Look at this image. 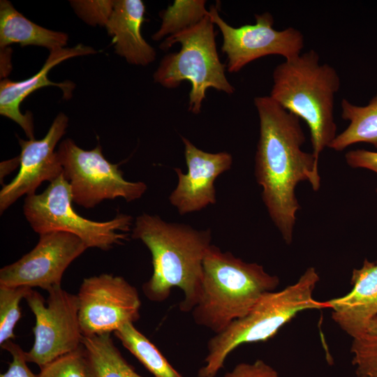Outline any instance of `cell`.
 Returning a JSON list of instances; mask_svg holds the SVG:
<instances>
[{
  "label": "cell",
  "mask_w": 377,
  "mask_h": 377,
  "mask_svg": "<svg viewBox=\"0 0 377 377\" xmlns=\"http://www.w3.org/2000/svg\"><path fill=\"white\" fill-rule=\"evenodd\" d=\"M259 117V139L255 155V177L262 200L286 244L293 241L297 212V184L307 181L315 191L320 187L318 160L304 151L305 135L300 118L269 96L254 98Z\"/></svg>",
  "instance_id": "cell-1"
},
{
  "label": "cell",
  "mask_w": 377,
  "mask_h": 377,
  "mask_svg": "<svg viewBox=\"0 0 377 377\" xmlns=\"http://www.w3.org/2000/svg\"><path fill=\"white\" fill-rule=\"evenodd\" d=\"M131 230L132 238L142 242L151 254L153 273L142 286L145 297L162 302L177 287L184 295L179 310L191 312L201 295L203 260L212 245L211 230L167 222L145 213L136 217Z\"/></svg>",
  "instance_id": "cell-2"
},
{
  "label": "cell",
  "mask_w": 377,
  "mask_h": 377,
  "mask_svg": "<svg viewBox=\"0 0 377 377\" xmlns=\"http://www.w3.org/2000/svg\"><path fill=\"white\" fill-rule=\"evenodd\" d=\"M202 290L191 311L194 322L215 334L245 316L266 293L279 285L277 276L212 244L203 260Z\"/></svg>",
  "instance_id": "cell-3"
},
{
  "label": "cell",
  "mask_w": 377,
  "mask_h": 377,
  "mask_svg": "<svg viewBox=\"0 0 377 377\" xmlns=\"http://www.w3.org/2000/svg\"><path fill=\"white\" fill-rule=\"evenodd\" d=\"M269 96L308 125L313 154H320L337 136L334 97L341 87L340 77L328 64H321L318 53L310 50L278 64L272 73Z\"/></svg>",
  "instance_id": "cell-4"
},
{
  "label": "cell",
  "mask_w": 377,
  "mask_h": 377,
  "mask_svg": "<svg viewBox=\"0 0 377 377\" xmlns=\"http://www.w3.org/2000/svg\"><path fill=\"white\" fill-rule=\"evenodd\" d=\"M319 279L316 269L310 267L295 283L264 294L245 316L209 339L205 364L199 369L198 377H215L236 348L268 340L298 313L327 309V301H318L313 297Z\"/></svg>",
  "instance_id": "cell-5"
},
{
  "label": "cell",
  "mask_w": 377,
  "mask_h": 377,
  "mask_svg": "<svg viewBox=\"0 0 377 377\" xmlns=\"http://www.w3.org/2000/svg\"><path fill=\"white\" fill-rule=\"evenodd\" d=\"M179 43L177 52L165 55L153 75L154 81L167 89L178 87L185 80L190 82L188 110L200 112L208 89L227 94L235 92L226 75V65L219 57L214 24L209 15L195 25L166 38L160 48L167 50Z\"/></svg>",
  "instance_id": "cell-6"
},
{
  "label": "cell",
  "mask_w": 377,
  "mask_h": 377,
  "mask_svg": "<svg viewBox=\"0 0 377 377\" xmlns=\"http://www.w3.org/2000/svg\"><path fill=\"white\" fill-rule=\"evenodd\" d=\"M72 202L71 186L61 175L43 193L26 196L23 212L36 233L70 232L80 238L88 248L108 251L128 239L126 232L133 226L131 216L118 214L110 221H94L77 214Z\"/></svg>",
  "instance_id": "cell-7"
},
{
  "label": "cell",
  "mask_w": 377,
  "mask_h": 377,
  "mask_svg": "<svg viewBox=\"0 0 377 377\" xmlns=\"http://www.w3.org/2000/svg\"><path fill=\"white\" fill-rule=\"evenodd\" d=\"M57 153L63 176L71 186L73 202L84 208L117 198L134 201L147 189L142 182L126 180L119 165L105 158L99 145L91 150H84L66 138L59 144Z\"/></svg>",
  "instance_id": "cell-8"
},
{
  "label": "cell",
  "mask_w": 377,
  "mask_h": 377,
  "mask_svg": "<svg viewBox=\"0 0 377 377\" xmlns=\"http://www.w3.org/2000/svg\"><path fill=\"white\" fill-rule=\"evenodd\" d=\"M47 293V305L44 297L32 289L24 297L36 319L34 344L25 352V358L40 368L79 349L83 337L77 295L68 293L61 286Z\"/></svg>",
  "instance_id": "cell-9"
},
{
  "label": "cell",
  "mask_w": 377,
  "mask_h": 377,
  "mask_svg": "<svg viewBox=\"0 0 377 377\" xmlns=\"http://www.w3.org/2000/svg\"><path fill=\"white\" fill-rule=\"evenodd\" d=\"M216 6H211L209 16L220 30L226 54L227 71L237 73L248 64L268 55H280L286 59L301 54L304 45V36L294 27L283 30L274 29L273 15L265 12L256 14V23L233 27L220 15Z\"/></svg>",
  "instance_id": "cell-10"
},
{
  "label": "cell",
  "mask_w": 377,
  "mask_h": 377,
  "mask_svg": "<svg viewBox=\"0 0 377 377\" xmlns=\"http://www.w3.org/2000/svg\"><path fill=\"white\" fill-rule=\"evenodd\" d=\"M77 295L84 337L114 332L140 318L139 293L122 276L101 274L85 278Z\"/></svg>",
  "instance_id": "cell-11"
},
{
  "label": "cell",
  "mask_w": 377,
  "mask_h": 377,
  "mask_svg": "<svg viewBox=\"0 0 377 377\" xmlns=\"http://www.w3.org/2000/svg\"><path fill=\"white\" fill-rule=\"evenodd\" d=\"M39 235L32 250L0 269V285L38 287L48 291L61 286L67 267L88 249L70 232L51 231Z\"/></svg>",
  "instance_id": "cell-12"
},
{
  "label": "cell",
  "mask_w": 377,
  "mask_h": 377,
  "mask_svg": "<svg viewBox=\"0 0 377 377\" xmlns=\"http://www.w3.org/2000/svg\"><path fill=\"white\" fill-rule=\"evenodd\" d=\"M68 118L59 113L41 140L18 138L21 147L20 168L15 177L0 191V212H4L22 195L35 194L45 181L50 183L63 175V167L55 147L66 133Z\"/></svg>",
  "instance_id": "cell-13"
},
{
  "label": "cell",
  "mask_w": 377,
  "mask_h": 377,
  "mask_svg": "<svg viewBox=\"0 0 377 377\" xmlns=\"http://www.w3.org/2000/svg\"><path fill=\"white\" fill-rule=\"evenodd\" d=\"M182 140L188 170L184 173L179 168L174 169L178 182L168 199L179 214L184 215L216 202L215 180L231 168L233 160L228 152H207L184 137Z\"/></svg>",
  "instance_id": "cell-14"
},
{
  "label": "cell",
  "mask_w": 377,
  "mask_h": 377,
  "mask_svg": "<svg viewBox=\"0 0 377 377\" xmlns=\"http://www.w3.org/2000/svg\"><path fill=\"white\" fill-rule=\"evenodd\" d=\"M96 51L91 47L78 44L73 47H64L50 53L41 69L34 75L22 81L3 79L0 82V114L21 126L29 140H34V124L31 113L23 114L20 110L21 103L37 89L47 87H59L64 98H70L75 84L72 82H53L48 79L50 69L61 61L77 56L94 54Z\"/></svg>",
  "instance_id": "cell-15"
},
{
  "label": "cell",
  "mask_w": 377,
  "mask_h": 377,
  "mask_svg": "<svg viewBox=\"0 0 377 377\" xmlns=\"http://www.w3.org/2000/svg\"><path fill=\"white\" fill-rule=\"evenodd\" d=\"M350 283L348 293L327 302L332 320L353 339L377 316V260L365 259L360 268L353 270Z\"/></svg>",
  "instance_id": "cell-16"
},
{
  "label": "cell",
  "mask_w": 377,
  "mask_h": 377,
  "mask_svg": "<svg viewBox=\"0 0 377 377\" xmlns=\"http://www.w3.org/2000/svg\"><path fill=\"white\" fill-rule=\"evenodd\" d=\"M145 13V6L141 0H115L105 25L115 52L130 64L147 66L156 59V50L141 34Z\"/></svg>",
  "instance_id": "cell-17"
},
{
  "label": "cell",
  "mask_w": 377,
  "mask_h": 377,
  "mask_svg": "<svg viewBox=\"0 0 377 377\" xmlns=\"http://www.w3.org/2000/svg\"><path fill=\"white\" fill-rule=\"evenodd\" d=\"M68 36L40 27L22 15L9 1H0V47L18 43L42 46L50 52L64 48Z\"/></svg>",
  "instance_id": "cell-18"
},
{
  "label": "cell",
  "mask_w": 377,
  "mask_h": 377,
  "mask_svg": "<svg viewBox=\"0 0 377 377\" xmlns=\"http://www.w3.org/2000/svg\"><path fill=\"white\" fill-rule=\"evenodd\" d=\"M87 377H143L124 358L110 333L82 339Z\"/></svg>",
  "instance_id": "cell-19"
},
{
  "label": "cell",
  "mask_w": 377,
  "mask_h": 377,
  "mask_svg": "<svg viewBox=\"0 0 377 377\" xmlns=\"http://www.w3.org/2000/svg\"><path fill=\"white\" fill-rule=\"evenodd\" d=\"M341 105V117L349 124L328 148L340 151L353 144L366 142L377 149V94L364 106L355 105L346 98Z\"/></svg>",
  "instance_id": "cell-20"
},
{
  "label": "cell",
  "mask_w": 377,
  "mask_h": 377,
  "mask_svg": "<svg viewBox=\"0 0 377 377\" xmlns=\"http://www.w3.org/2000/svg\"><path fill=\"white\" fill-rule=\"evenodd\" d=\"M114 334L154 377H183L133 323H126Z\"/></svg>",
  "instance_id": "cell-21"
},
{
  "label": "cell",
  "mask_w": 377,
  "mask_h": 377,
  "mask_svg": "<svg viewBox=\"0 0 377 377\" xmlns=\"http://www.w3.org/2000/svg\"><path fill=\"white\" fill-rule=\"evenodd\" d=\"M204 0H175L160 13L161 24L152 35L160 40L190 28L209 15Z\"/></svg>",
  "instance_id": "cell-22"
},
{
  "label": "cell",
  "mask_w": 377,
  "mask_h": 377,
  "mask_svg": "<svg viewBox=\"0 0 377 377\" xmlns=\"http://www.w3.org/2000/svg\"><path fill=\"white\" fill-rule=\"evenodd\" d=\"M350 353L357 377H377V316L361 335L353 339Z\"/></svg>",
  "instance_id": "cell-23"
},
{
  "label": "cell",
  "mask_w": 377,
  "mask_h": 377,
  "mask_svg": "<svg viewBox=\"0 0 377 377\" xmlns=\"http://www.w3.org/2000/svg\"><path fill=\"white\" fill-rule=\"evenodd\" d=\"M31 290L0 285V345L15 339L14 330L21 318L20 303Z\"/></svg>",
  "instance_id": "cell-24"
},
{
  "label": "cell",
  "mask_w": 377,
  "mask_h": 377,
  "mask_svg": "<svg viewBox=\"0 0 377 377\" xmlns=\"http://www.w3.org/2000/svg\"><path fill=\"white\" fill-rule=\"evenodd\" d=\"M38 377H87L82 345L40 368Z\"/></svg>",
  "instance_id": "cell-25"
},
{
  "label": "cell",
  "mask_w": 377,
  "mask_h": 377,
  "mask_svg": "<svg viewBox=\"0 0 377 377\" xmlns=\"http://www.w3.org/2000/svg\"><path fill=\"white\" fill-rule=\"evenodd\" d=\"M76 14L91 26L106 25L112 13L114 0L71 1Z\"/></svg>",
  "instance_id": "cell-26"
},
{
  "label": "cell",
  "mask_w": 377,
  "mask_h": 377,
  "mask_svg": "<svg viewBox=\"0 0 377 377\" xmlns=\"http://www.w3.org/2000/svg\"><path fill=\"white\" fill-rule=\"evenodd\" d=\"M1 347L8 350L13 359L9 363L8 370L1 374L0 377H38L27 366L25 351L19 345L10 340L1 345Z\"/></svg>",
  "instance_id": "cell-27"
},
{
  "label": "cell",
  "mask_w": 377,
  "mask_h": 377,
  "mask_svg": "<svg viewBox=\"0 0 377 377\" xmlns=\"http://www.w3.org/2000/svg\"><path fill=\"white\" fill-rule=\"evenodd\" d=\"M224 377H279L277 371L261 360L253 363L242 362L231 371L226 372Z\"/></svg>",
  "instance_id": "cell-28"
},
{
  "label": "cell",
  "mask_w": 377,
  "mask_h": 377,
  "mask_svg": "<svg viewBox=\"0 0 377 377\" xmlns=\"http://www.w3.org/2000/svg\"><path fill=\"white\" fill-rule=\"evenodd\" d=\"M345 159L351 168H365L377 173V151L366 149L350 150L345 154Z\"/></svg>",
  "instance_id": "cell-29"
},
{
  "label": "cell",
  "mask_w": 377,
  "mask_h": 377,
  "mask_svg": "<svg viewBox=\"0 0 377 377\" xmlns=\"http://www.w3.org/2000/svg\"><path fill=\"white\" fill-rule=\"evenodd\" d=\"M19 165H20V156L15 158L4 161L1 163V172H0V182L2 184L3 179L13 170H15Z\"/></svg>",
  "instance_id": "cell-30"
}]
</instances>
